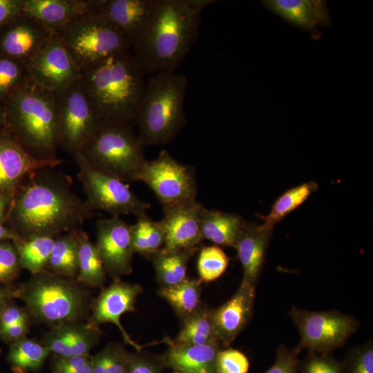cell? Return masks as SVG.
I'll return each mask as SVG.
<instances>
[{
    "instance_id": "obj_1",
    "label": "cell",
    "mask_w": 373,
    "mask_h": 373,
    "mask_svg": "<svg viewBox=\"0 0 373 373\" xmlns=\"http://www.w3.org/2000/svg\"><path fill=\"white\" fill-rule=\"evenodd\" d=\"M46 167L28 176L14 194L6 220L22 239L77 230L95 216L73 190L72 178Z\"/></svg>"
},
{
    "instance_id": "obj_2",
    "label": "cell",
    "mask_w": 373,
    "mask_h": 373,
    "mask_svg": "<svg viewBox=\"0 0 373 373\" xmlns=\"http://www.w3.org/2000/svg\"><path fill=\"white\" fill-rule=\"evenodd\" d=\"M210 0H157L146 27L132 43V52L146 73L175 72L193 46L200 15Z\"/></svg>"
},
{
    "instance_id": "obj_3",
    "label": "cell",
    "mask_w": 373,
    "mask_h": 373,
    "mask_svg": "<svg viewBox=\"0 0 373 373\" xmlns=\"http://www.w3.org/2000/svg\"><path fill=\"white\" fill-rule=\"evenodd\" d=\"M57 94L29 79L5 102L4 131L33 158L55 167L59 147Z\"/></svg>"
},
{
    "instance_id": "obj_4",
    "label": "cell",
    "mask_w": 373,
    "mask_h": 373,
    "mask_svg": "<svg viewBox=\"0 0 373 373\" xmlns=\"http://www.w3.org/2000/svg\"><path fill=\"white\" fill-rule=\"evenodd\" d=\"M145 74L131 50L82 72L81 82L102 121L130 123L145 91Z\"/></svg>"
},
{
    "instance_id": "obj_5",
    "label": "cell",
    "mask_w": 373,
    "mask_h": 373,
    "mask_svg": "<svg viewBox=\"0 0 373 373\" xmlns=\"http://www.w3.org/2000/svg\"><path fill=\"white\" fill-rule=\"evenodd\" d=\"M187 85L186 76L176 72H157L149 77L133 119L144 147L169 143L186 124Z\"/></svg>"
},
{
    "instance_id": "obj_6",
    "label": "cell",
    "mask_w": 373,
    "mask_h": 373,
    "mask_svg": "<svg viewBox=\"0 0 373 373\" xmlns=\"http://www.w3.org/2000/svg\"><path fill=\"white\" fill-rule=\"evenodd\" d=\"M76 279L46 269L19 285V296L30 317L52 327L79 321L88 312L89 291Z\"/></svg>"
},
{
    "instance_id": "obj_7",
    "label": "cell",
    "mask_w": 373,
    "mask_h": 373,
    "mask_svg": "<svg viewBox=\"0 0 373 373\" xmlns=\"http://www.w3.org/2000/svg\"><path fill=\"white\" fill-rule=\"evenodd\" d=\"M79 153L91 166L126 183L135 181L146 160L138 135L123 122L103 121Z\"/></svg>"
},
{
    "instance_id": "obj_8",
    "label": "cell",
    "mask_w": 373,
    "mask_h": 373,
    "mask_svg": "<svg viewBox=\"0 0 373 373\" xmlns=\"http://www.w3.org/2000/svg\"><path fill=\"white\" fill-rule=\"evenodd\" d=\"M81 72L132 50L128 36L102 16L90 11L58 31Z\"/></svg>"
},
{
    "instance_id": "obj_9",
    "label": "cell",
    "mask_w": 373,
    "mask_h": 373,
    "mask_svg": "<svg viewBox=\"0 0 373 373\" xmlns=\"http://www.w3.org/2000/svg\"><path fill=\"white\" fill-rule=\"evenodd\" d=\"M59 146L72 157L78 154L102 122L81 82V77L57 94Z\"/></svg>"
},
{
    "instance_id": "obj_10",
    "label": "cell",
    "mask_w": 373,
    "mask_h": 373,
    "mask_svg": "<svg viewBox=\"0 0 373 373\" xmlns=\"http://www.w3.org/2000/svg\"><path fill=\"white\" fill-rule=\"evenodd\" d=\"M73 157L78 167L77 178L86 202L93 211L119 216L134 214L137 217L146 213L151 204L139 199L126 182L91 166L79 153Z\"/></svg>"
},
{
    "instance_id": "obj_11",
    "label": "cell",
    "mask_w": 373,
    "mask_h": 373,
    "mask_svg": "<svg viewBox=\"0 0 373 373\" xmlns=\"http://www.w3.org/2000/svg\"><path fill=\"white\" fill-rule=\"evenodd\" d=\"M137 180L152 190L163 208L196 200L194 169L176 160L165 149L155 159L143 162L136 175Z\"/></svg>"
},
{
    "instance_id": "obj_12",
    "label": "cell",
    "mask_w": 373,
    "mask_h": 373,
    "mask_svg": "<svg viewBox=\"0 0 373 373\" xmlns=\"http://www.w3.org/2000/svg\"><path fill=\"white\" fill-rule=\"evenodd\" d=\"M289 315L298 330L296 347L300 350L330 353L343 346L359 327L356 318L337 310L314 312L292 306Z\"/></svg>"
},
{
    "instance_id": "obj_13",
    "label": "cell",
    "mask_w": 373,
    "mask_h": 373,
    "mask_svg": "<svg viewBox=\"0 0 373 373\" xmlns=\"http://www.w3.org/2000/svg\"><path fill=\"white\" fill-rule=\"evenodd\" d=\"M30 79L58 94L81 77L82 72L64 44L59 32H50L36 54L27 63Z\"/></svg>"
},
{
    "instance_id": "obj_14",
    "label": "cell",
    "mask_w": 373,
    "mask_h": 373,
    "mask_svg": "<svg viewBox=\"0 0 373 373\" xmlns=\"http://www.w3.org/2000/svg\"><path fill=\"white\" fill-rule=\"evenodd\" d=\"M96 247L101 260L113 279L132 272L133 251L131 225L119 216L99 219L96 222Z\"/></svg>"
},
{
    "instance_id": "obj_15",
    "label": "cell",
    "mask_w": 373,
    "mask_h": 373,
    "mask_svg": "<svg viewBox=\"0 0 373 373\" xmlns=\"http://www.w3.org/2000/svg\"><path fill=\"white\" fill-rule=\"evenodd\" d=\"M142 291L138 284L127 283L120 278L113 279L112 283L102 290L90 305L92 316L90 321L97 326L106 323L114 324L120 331L124 343L133 347L137 352L143 346L131 338L122 326L120 318L124 314L135 311L137 298Z\"/></svg>"
},
{
    "instance_id": "obj_16",
    "label": "cell",
    "mask_w": 373,
    "mask_h": 373,
    "mask_svg": "<svg viewBox=\"0 0 373 373\" xmlns=\"http://www.w3.org/2000/svg\"><path fill=\"white\" fill-rule=\"evenodd\" d=\"M256 287L242 280L238 290L227 302L211 309L216 339L229 346L251 319L254 306Z\"/></svg>"
},
{
    "instance_id": "obj_17",
    "label": "cell",
    "mask_w": 373,
    "mask_h": 373,
    "mask_svg": "<svg viewBox=\"0 0 373 373\" xmlns=\"http://www.w3.org/2000/svg\"><path fill=\"white\" fill-rule=\"evenodd\" d=\"M202 206L196 200L163 208L160 222L164 233L163 247L198 251L203 240L200 216Z\"/></svg>"
},
{
    "instance_id": "obj_18",
    "label": "cell",
    "mask_w": 373,
    "mask_h": 373,
    "mask_svg": "<svg viewBox=\"0 0 373 373\" xmlns=\"http://www.w3.org/2000/svg\"><path fill=\"white\" fill-rule=\"evenodd\" d=\"M49 33L50 31L21 12L0 29V55L26 65Z\"/></svg>"
},
{
    "instance_id": "obj_19",
    "label": "cell",
    "mask_w": 373,
    "mask_h": 373,
    "mask_svg": "<svg viewBox=\"0 0 373 373\" xmlns=\"http://www.w3.org/2000/svg\"><path fill=\"white\" fill-rule=\"evenodd\" d=\"M157 0H92L91 10L124 32L131 44L149 22Z\"/></svg>"
},
{
    "instance_id": "obj_20",
    "label": "cell",
    "mask_w": 373,
    "mask_h": 373,
    "mask_svg": "<svg viewBox=\"0 0 373 373\" xmlns=\"http://www.w3.org/2000/svg\"><path fill=\"white\" fill-rule=\"evenodd\" d=\"M46 167L55 168L33 158L5 131L0 135V192L14 197L28 176Z\"/></svg>"
},
{
    "instance_id": "obj_21",
    "label": "cell",
    "mask_w": 373,
    "mask_h": 373,
    "mask_svg": "<svg viewBox=\"0 0 373 373\" xmlns=\"http://www.w3.org/2000/svg\"><path fill=\"white\" fill-rule=\"evenodd\" d=\"M273 229L246 222L233 248L242 268V280L256 287Z\"/></svg>"
},
{
    "instance_id": "obj_22",
    "label": "cell",
    "mask_w": 373,
    "mask_h": 373,
    "mask_svg": "<svg viewBox=\"0 0 373 373\" xmlns=\"http://www.w3.org/2000/svg\"><path fill=\"white\" fill-rule=\"evenodd\" d=\"M22 12L50 32H58L90 12L92 0H21Z\"/></svg>"
},
{
    "instance_id": "obj_23",
    "label": "cell",
    "mask_w": 373,
    "mask_h": 373,
    "mask_svg": "<svg viewBox=\"0 0 373 373\" xmlns=\"http://www.w3.org/2000/svg\"><path fill=\"white\" fill-rule=\"evenodd\" d=\"M261 3L288 23L307 31H316L331 24L326 1L264 0Z\"/></svg>"
},
{
    "instance_id": "obj_24",
    "label": "cell",
    "mask_w": 373,
    "mask_h": 373,
    "mask_svg": "<svg viewBox=\"0 0 373 373\" xmlns=\"http://www.w3.org/2000/svg\"><path fill=\"white\" fill-rule=\"evenodd\" d=\"M168 345L169 347L160 358L163 365L186 373H217L220 343L195 345L169 340Z\"/></svg>"
},
{
    "instance_id": "obj_25",
    "label": "cell",
    "mask_w": 373,
    "mask_h": 373,
    "mask_svg": "<svg viewBox=\"0 0 373 373\" xmlns=\"http://www.w3.org/2000/svg\"><path fill=\"white\" fill-rule=\"evenodd\" d=\"M245 222L238 214L203 207L200 216L202 239L219 247L233 248Z\"/></svg>"
},
{
    "instance_id": "obj_26",
    "label": "cell",
    "mask_w": 373,
    "mask_h": 373,
    "mask_svg": "<svg viewBox=\"0 0 373 373\" xmlns=\"http://www.w3.org/2000/svg\"><path fill=\"white\" fill-rule=\"evenodd\" d=\"M196 251L162 247L151 256L150 259L161 287L177 285L187 278L188 262Z\"/></svg>"
},
{
    "instance_id": "obj_27",
    "label": "cell",
    "mask_w": 373,
    "mask_h": 373,
    "mask_svg": "<svg viewBox=\"0 0 373 373\" xmlns=\"http://www.w3.org/2000/svg\"><path fill=\"white\" fill-rule=\"evenodd\" d=\"M202 281L198 278H188L169 287H162L158 294L173 309L183 321L200 309Z\"/></svg>"
},
{
    "instance_id": "obj_28",
    "label": "cell",
    "mask_w": 373,
    "mask_h": 373,
    "mask_svg": "<svg viewBox=\"0 0 373 373\" xmlns=\"http://www.w3.org/2000/svg\"><path fill=\"white\" fill-rule=\"evenodd\" d=\"M78 251L77 230L57 236L46 269L68 278L76 279Z\"/></svg>"
},
{
    "instance_id": "obj_29",
    "label": "cell",
    "mask_w": 373,
    "mask_h": 373,
    "mask_svg": "<svg viewBox=\"0 0 373 373\" xmlns=\"http://www.w3.org/2000/svg\"><path fill=\"white\" fill-rule=\"evenodd\" d=\"M79 240L78 272L76 280L85 286L102 287L106 281V272L97 249L88 233L81 228L77 229Z\"/></svg>"
},
{
    "instance_id": "obj_30",
    "label": "cell",
    "mask_w": 373,
    "mask_h": 373,
    "mask_svg": "<svg viewBox=\"0 0 373 373\" xmlns=\"http://www.w3.org/2000/svg\"><path fill=\"white\" fill-rule=\"evenodd\" d=\"M50 354L42 343L26 336L10 343L7 361L13 373H29L39 370Z\"/></svg>"
},
{
    "instance_id": "obj_31",
    "label": "cell",
    "mask_w": 373,
    "mask_h": 373,
    "mask_svg": "<svg viewBox=\"0 0 373 373\" xmlns=\"http://www.w3.org/2000/svg\"><path fill=\"white\" fill-rule=\"evenodd\" d=\"M55 237L35 236L13 241L17 251L21 268L32 275L46 269L51 255Z\"/></svg>"
},
{
    "instance_id": "obj_32",
    "label": "cell",
    "mask_w": 373,
    "mask_h": 373,
    "mask_svg": "<svg viewBox=\"0 0 373 373\" xmlns=\"http://www.w3.org/2000/svg\"><path fill=\"white\" fill-rule=\"evenodd\" d=\"M131 225V240L133 253L150 258L164 246V233L160 221H155L146 213L137 217Z\"/></svg>"
},
{
    "instance_id": "obj_33",
    "label": "cell",
    "mask_w": 373,
    "mask_h": 373,
    "mask_svg": "<svg viewBox=\"0 0 373 373\" xmlns=\"http://www.w3.org/2000/svg\"><path fill=\"white\" fill-rule=\"evenodd\" d=\"M183 322L174 342L195 345L219 343L214 333L211 309L202 307Z\"/></svg>"
},
{
    "instance_id": "obj_34",
    "label": "cell",
    "mask_w": 373,
    "mask_h": 373,
    "mask_svg": "<svg viewBox=\"0 0 373 373\" xmlns=\"http://www.w3.org/2000/svg\"><path fill=\"white\" fill-rule=\"evenodd\" d=\"M314 181H308L292 187L274 202L269 213L263 218L262 225L273 229L286 216L304 203L318 189Z\"/></svg>"
},
{
    "instance_id": "obj_35",
    "label": "cell",
    "mask_w": 373,
    "mask_h": 373,
    "mask_svg": "<svg viewBox=\"0 0 373 373\" xmlns=\"http://www.w3.org/2000/svg\"><path fill=\"white\" fill-rule=\"evenodd\" d=\"M60 325L71 347L73 356L89 354L102 334L98 326L90 320L86 323L73 321Z\"/></svg>"
},
{
    "instance_id": "obj_36",
    "label": "cell",
    "mask_w": 373,
    "mask_h": 373,
    "mask_svg": "<svg viewBox=\"0 0 373 373\" xmlns=\"http://www.w3.org/2000/svg\"><path fill=\"white\" fill-rule=\"evenodd\" d=\"M229 258L219 246L211 245L201 248L197 261L199 279L209 283L217 280L226 271Z\"/></svg>"
},
{
    "instance_id": "obj_37",
    "label": "cell",
    "mask_w": 373,
    "mask_h": 373,
    "mask_svg": "<svg viewBox=\"0 0 373 373\" xmlns=\"http://www.w3.org/2000/svg\"><path fill=\"white\" fill-rule=\"evenodd\" d=\"M30 79L26 65L0 55V101L4 104L9 97Z\"/></svg>"
},
{
    "instance_id": "obj_38",
    "label": "cell",
    "mask_w": 373,
    "mask_h": 373,
    "mask_svg": "<svg viewBox=\"0 0 373 373\" xmlns=\"http://www.w3.org/2000/svg\"><path fill=\"white\" fill-rule=\"evenodd\" d=\"M21 269L19 255L12 241H1L0 287L12 286Z\"/></svg>"
},
{
    "instance_id": "obj_39",
    "label": "cell",
    "mask_w": 373,
    "mask_h": 373,
    "mask_svg": "<svg viewBox=\"0 0 373 373\" xmlns=\"http://www.w3.org/2000/svg\"><path fill=\"white\" fill-rule=\"evenodd\" d=\"M343 363V373H373L372 341L350 348Z\"/></svg>"
},
{
    "instance_id": "obj_40",
    "label": "cell",
    "mask_w": 373,
    "mask_h": 373,
    "mask_svg": "<svg viewBox=\"0 0 373 373\" xmlns=\"http://www.w3.org/2000/svg\"><path fill=\"white\" fill-rule=\"evenodd\" d=\"M298 369L301 373H343V363L330 353L309 352Z\"/></svg>"
},
{
    "instance_id": "obj_41",
    "label": "cell",
    "mask_w": 373,
    "mask_h": 373,
    "mask_svg": "<svg viewBox=\"0 0 373 373\" xmlns=\"http://www.w3.org/2000/svg\"><path fill=\"white\" fill-rule=\"evenodd\" d=\"M216 364L217 373H247L249 369L247 356L233 348L220 349Z\"/></svg>"
},
{
    "instance_id": "obj_42",
    "label": "cell",
    "mask_w": 373,
    "mask_h": 373,
    "mask_svg": "<svg viewBox=\"0 0 373 373\" xmlns=\"http://www.w3.org/2000/svg\"><path fill=\"white\" fill-rule=\"evenodd\" d=\"M92 356L90 354L55 356L52 363V373H92Z\"/></svg>"
},
{
    "instance_id": "obj_43",
    "label": "cell",
    "mask_w": 373,
    "mask_h": 373,
    "mask_svg": "<svg viewBox=\"0 0 373 373\" xmlns=\"http://www.w3.org/2000/svg\"><path fill=\"white\" fill-rule=\"evenodd\" d=\"M300 352L296 346L294 349H288L283 345H280L276 351L275 362L264 373H298V356Z\"/></svg>"
},
{
    "instance_id": "obj_44",
    "label": "cell",
    "mask_w": 373,
    "mask_h": 373,
    "mask_svg": "<svg viewBox=\"0 0 373 373\" xmlns=\"http://www.w3.org/2000/svg\"><path fill=\"white\" fill-rule=\"evenodd\" d=\"M41 343L55 356H73L71 347L61 325L53 326L44 335Z\"/></svg>"
},
{
    "instance_id": "obj_45",
    "label": "cell",
    "mask_w": 373,
    "mask_h": 373,
    "mask_svg": "<svg viewBox=\"0 0 373 373\" xmlns=\"http://www.w3.org/2000/svg\"><path fill=\"white\" fill-rule=\"evenodd\" d=\"M107 351V373H126L130 353L117 343H110Z\"/></svg>"
},
{
    "instance_id": "obj_46",
    "label": "cell",
    "mask_w": 373,
    "mask_h": 373,
    "mask_svg": "<svg viewBox=\"0 0 373 373\" xmlns=\"http://www.w3.org/2000/svg\"><path fill=\"white\" fill-rule=\"evenodd\" d=\"M162 361L140 354L130 353L126 373H161Z\"/></svg>"
},
{
    "instance_id": "obj_47",
    "label": "cell",
    "mask_w": 373,
    "mask_h": 373,
    "mask_svg": "<svg viewBox=\"0 0 373 373\" xmlns=\"http://www.w3.org/2000/svg\"><path fill=\"white\" fill-rule=\"evenodd\" d=\"M30 318L26 307L11 300L0 312V330L19 322L30 321Z\"/></svg>"
},
{
    "instance_id": "obj_48",
    "label": "cell",
    "mask_w": 373,
    "mask_h": 373,
    "mask_svg": "<svg viewBox=\"0 0 373 373\" xmlns=\"http://www.w3.org/2000/svg\"><path fill=\"white\" fill-rule=\"evenodd\" d=\"M30 321H22L0 330V339L12 343L26 337L29 331Z\"/></svg>"
},
{
    "instance_id": "obj_49",
    "label": "cell",
    "mask_w": 373,
    "mask_h": 373,
    "mask_svg": "<svg viewBox=\"0 0 373 373\" xmlns=\"http://www.w3.org/2000/svg\"><path fill=\"white\" fill-rule=\"evenodd\" d=\"M21 0H0V29L22 12Z\"/></svg>"
},
{
    "instance_id": "obj_50",
    "label": "cell",
    "mask_w": 373,
    "mask_h": 373,
    "mask_svg": "<svg viewBox=\"0 0 373 373\" xmlns=\"http://www.w3.org/2000/svg\"><path fill=\"white\" fill-rule=\"evenodd\" d=\"M19 296V286L0 287V312L13 298Z\"/></svg>"
},
{
    "instance_id": "obj_51",
    "label": "cell",
    "mask_w": 373,
    "mask_h": 373,
    "mask_svg": "<svg viewBox=\"0 0 373 373\" xmlns=\"http://www.w3.org/2000/svg\"><path fill=\"white\" fill-rule=\"evenodd\" d=\"M92 373H107V351L106 348L92 356Z\"/></svg>"
},
{
    "instance_id": "obj_52",
    "label": "cell",
    "mask_w": 373,
    "mask_h": 373,
    "mask_svg": "<svg viewBox=\"0 0 373 373\" xmlns=\"http://www.w3.org/2000/svg\"><path fill=\"white\" fill-rule=\"evenodd\" d=\"M12 199V195L0 192V224L6 221Z\"/></svg>"
},
{
    "instance_id": "obj_53",
    "label": "cell",
    "mask_w": 373,
    "mask_h": 373,
    "mask_svg": "<svg viewBox=\"0 0 373 373\" xmlns=\"http://www.w3.org/2000/svg\"><path fill=\"white\" fill-rule=\"evenodd\" d=\"M20 237L12 229L3 224H0V242L3 240L15 241Z\"/></svg>"
},
{
    "instance_id": "obj_54",
    "label": "cell",
    "mask_w": 373,
    "mask_h": 373,
    "mask_svg": "<svg viewBox=\"0 0 373 373\" xmlns=\"http://www.w3.org/2000/svg\"><path fill=\"white\" fill-rule=\"evenodd\" d=\"M5 113L3 106L0 105V135L4 132Z\"/></svg>"
},
{
    "instance_id": "obj_55",
    "label": "cell",
    "mask_w": 373,
    "mask_h": 373,
    "mask_svg": "<svg viewBox=\"0 0 373 373\" xmlns=\"http://www.w3.org/2000/svg\"><path fill=\"white\" fill-rule=\"evenodd\" d=\"M173 373H186V372H180V371H174Z\"/></svg>"
},
{
    "instance_id": "obj_56",
    "label": "cell",
    "mask_w": 373,
    "mask_h": 373,
    "mask_svg": "<svg viewBox=\"0 0 373 373\" xmlns=\"http://www.w3.org/2000/svg\"><path fill=\"white\" fill-rule=\"evenodd\" d=\"M0 352H1V349H0Z\"/></svg>"
}]
</instances>
